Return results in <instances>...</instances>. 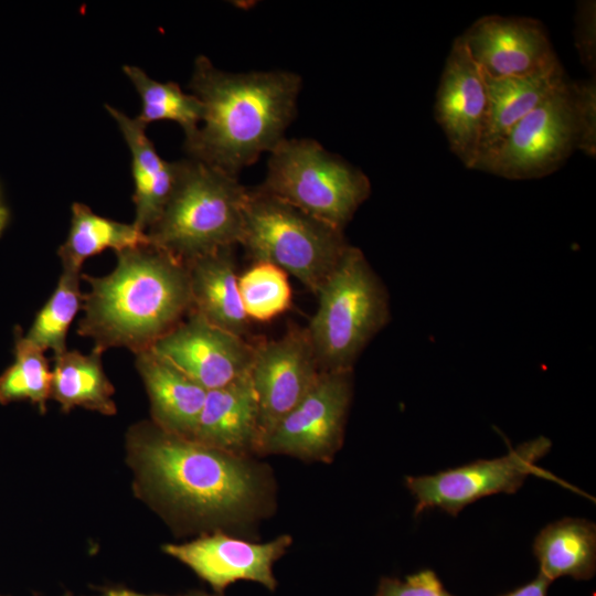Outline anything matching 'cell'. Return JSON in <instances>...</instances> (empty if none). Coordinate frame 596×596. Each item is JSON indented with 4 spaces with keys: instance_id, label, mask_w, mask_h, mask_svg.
Returning <instances> with one entry per match:
<instances>
[{
    "instance_id": "cell-8",
    "label": "cell",
    "mask_w": 596,
    "mask_h": 596,
    "mask_svg": "<svg viewBox=\"0 0 596 596\" xmlns=\"http://www.w3.org/2000/svg\"><path fill=\"white\" fill-rule=\"evenodd\" d=\"M568 83L521 119L476 169L510 180L538 179L557 170L577 149Z\"/></svg>"
},
{
    "instance_id": "cell-21",
    "label": "cell",
    "mask_w": 596,
    "mask_h": 596,
    "mask_svg": "<svg viewBox=\"0 0 596 596\" xmlns=\"http://www.w3.org/2000/svg\"><path fill=\"white\" fill-rule=\"evenodd\" d=\"M533 553L539 572L551 582L563 576L588 581L596 571V525L577 518L552 522L536 535Z\"/></svg>"
},
{
    "instance_id": "cell-31",
    "label": "cell",
    "mask_w": 596,
    "mask_h": 596,
    "mask_svg": "<svg viewBox=\"0 0 596 596\" xmlns=\"http://www.w3.org/2000/svg\"><path fill=\"white\" fill-rule=\"evenodd\" d=\"M551 581L539 572L535 578L513 590L500 596H547V589Z\"/></svg>"
},
{
    "instance_id": "cell-28",
    "label": "cell",
    "mask_w": 596,
    "mask_h": 596,
    "mask_svg": "<svg viewBox=\"0 0 596 596\" xmlns=\"http://www.w3.org/2000/svg\"><path fill=\"white\" fill-rule=\"evenodd\" d=\"M577 127V149L588 157L596 155V81L570 82Z\"/></svg>"
},
{
    "instance_id": "cell-22",
    "label": "cell",
    "mask_w": 596,
    "mask_h": 596,
    "mask_svg": "<svg viewBox=\"0 0 596 596\" xmlns=\"http://www.w3.org/2000/svg\"><path fill=\"white\" fill-rule=\"evenodd\" d=\"M103 353L93 348L88 354L66 350L53 356L50 398L56 401L63 412L79 406L104 415L116 413L115 390L104 371Z\"/></svg>"
},
{
    "instance_id": "cell-16",
    "label": "cell",
    "mask_w": 596,
    "mask_h": 596,
    "mask_svg": "<svg viewBox=\"0 0 596 596\" xmlns=\"http://www.w3.org/2000/svg\"><path fill=\"white\" fill-rule=\"evenodd\" d=\"M191 439L236 456L258 454V404L249 373L207 391Z\"/></svg>"
},
{
    "instance_id": "cell-3",
    "label": "cell",
    "mask_w": 596,
    "mask_h": 596,
    "mask_svg": "<svg viewBox=\"0 0 596 596\" xmlns=\"http://www.w3.org/2000/svg\"><path fill=\"white\" fill-rule=\"evenodd\" d=\"M113 272L82 274L83 294L77 333L102 352L126 348L135 354L150 349L191 310L188 267L150 242L116 253Z\"/></svg>"
},
{
    "instance_id": "cell-6",
    "label": "cell",
    "mask_w": 596,
    "mask_h": 596,
    "mask_svg": "<svg viewBox=\"0 0 596 596\" xmlns=\"http://www.w3.org/2000/svg\"><path fill=\"white\" fill-rule=\"evenodd\" d=\"M238 244L253 262L276 265L315 295L350 245L342 230L259 187L247 189Z\"/></svg>"
},
{
    "instance_id": "cell-17",
    "label": "cell",
    "mask_w": 596,
    "mask_h": 596,
    "mask_svg": "<svg viewBox=\"0 0 596 596\" xmlns=\"http://www.w3.org/2000/svg\"><path fill=\"white\" fill-rule=\"evenodd\" d=\"M136 355V368L150 401L152 423L191 438L207 391L151 348Z\"/></svg>"
},
{
    "instance_id": "cell-29",
    "label": "cell",
    "mask_w": 596,
    "mask_h": 596,
    "mask_svg": "<svg viewBox=\"0 0 596 596\" xmlns=\"http://www.w3.org/2000/svg\"><path fill=\"white\" fill-rule=\"evenodd\" d=\"M374 596H454L433 570H422L405 577H382Z\"/></svg>"
},
{
    "instance_id": "cell-10",
    "label": "cell",
    "mask_w": 596,
    "mask_h": 596,
    "mask_svg": "<svg viewBox=\"0 0 596 596\" xmlns=\"http://www.w3.org/2000/svg\"><path fill=\"white\" fill-rule=\"evenodd\" d=\"M353 396V371H321L306 396L274 427L259 454L330 461L341 448Z\"/></svg>"
},
{
    "instance_id": "cell-14",
    "label": "cell",
    "mask_w": 596,
    "mask_h": 596,
    "mask_svg": "<svg viewBox=\"0 0 596 596\" xmlns=\"http://www.w3.org/2000/svg\"><path fill=\"white\" fill-rule=\"evenodd\" d=\"M434 109L450 150L467 168L475 169L487 121L488 88L460 36L447 56Z\"/></svg>"
},
{
    "instance_id": "cell-9",
    "label": "cell",
    "mask_w": 596,
    "mask_h": 596,
    "mask_svg": "<svg viewBox=\"0 0 596 596\" xmlns=\"http://www.w3.org/2000/svg\"><path fill=\"white\" fill-rule=\"evenodd\" d=\"M551 446L549 438L540 436L499 458L479 459L434 475L407 476L405 486L416 501L414 515L439 509L456 517L483 497L515 493L531 473H536V462Z\"/></svg>"
},
{
    "instance_id": "cell-11",
    "label": "cell",
    "mask_w": 596,
    "mask_h": 596,
    "mask_svg": "<svg viewBox=\"0 0 596 596\" xmlns=\"http://www.w3.org/2000/svg\"><path fill=\"white\" fill-rule=\"evenodd\" d=\"M320 373L306 328H290L278 339L254 345L249 377L258 404V454L266 436L306 396Z\"/></svg>"
},
{
    "instance_id": "cell-30",
    "label": "cell",
    "mask_w": 596,
    "mask_h": 596,
    "mask_svg": "<svg viewBox=\"0 0 596 596\" xmlns=\"http://www.w3.org/2000/svg\"><path fill=\"white\" fill-rule=\"evenodd\" d=\"M575 46L582 64L595 73L596 66V4L595 1H579L575 14Z\"/></svg>"
},
{
    "instance_id": "cell-18",
    "label": "cell",
    "mask_w": 596,
    "mask_h": 596,
    "mask_svg": "<svg viewBox=\"0 0 596 596\" xmlns=\"http://www.w3.org/2000/svg\"><path fill=\"white\" fill-rule=\"evenodd\" d=\"M233 247H223L185 264L191 304L210 323L245 338L251 320L245 313L240 291Z\"/></svg>"
},
{
    "instance_id": "cell-2",
    "label": "cell",
    "mask_w": 596,
    "mask_h": 596,
    "mask_svg": "<svg viewBox=\"0 0 596 596\" xmlns=\"http://www.w3.org/2000/svg\"><path fill=\"white\" fill-rule=\"evenodd\" d=\"M129 455L145 486L169 507L205 522L237 523L262 511L263 469L191 438L141 423L128 435Z\"/></svg>"
},
{
    "instance_id": "cell-25",
    "label": "cell",
    "mask_w": 596,
    "mask_h": 596,
    "mask_svg": "<svg viewBox=\"0 0 596 596\" xmlns=\"http://www.w3.org/2000/svg\"><path fill=\"white\" fill-rule=\"evenodd\" d=\"M81 279L82 273L63 269L54 291L23 336L42 352L51 350L54 355H58L67 350L68 329L83 304Z\"/></svg>"
},
{
    "instance_id": "cell-24",
    "label": "cell",
    "mask_w": 596,
    "mask_h": 596,
    "mask_svg": "<svg viewBox=\"0 0 596 596\" xmlns=\"http://www.w3.org/2000/svg\"><path fill=\"white\" fill-rule=\"evenodd\" d=\"M123 71L141 98V111L136 117L141 124L174 121L182 127L185 140L196 132L203 119V105L195 95L184 93L174 82L152 79L138 66L124 65Z\"/></svg>"
},
{
    "instance_id": "cell-13",
    "label": "cell",
    "mask_w": 596,
    "mask_h": 596,
    "mask_svg": "<svg viewBox=\"0 0 596 596\" xmlns=\"http://www.w3.org/2000/svg\"><path fill=\"white\" fill-rule=\"evenodd\" d=\"M460 38L489 78L523 77L561 64L544 26L532 18L486 15Z\"/></svg>"
},
{
    "instance_id": "cell-23",
    "label": "cell",
    "mask_w": 596,
    "mask_h": 596,
    "mask_svg": "<svg viewBox=\"0 0 596 596\" xmlns=\"http://www.w3.org/2000/svg\"><path fill=\"white\" fill-rule=\"evenodd\" d=\"M72 217L65 242L57 256L64 270L79 272L84 262L105 249L116 253L149 243L146 233L127 224L96 214L84 203L72 204Z\"/></svg>"
},
{
    "instance_id": "cell-4",
    "label": "cell",
    "mask_w": 596,
    "mask_h": 596,
    "mask_svg": "<svg viewBox=\"0 0 596 596\" xmlns=\"http://www.w3.org/2000/svg\"><path fill=\"white\" fill-rule=\"evenodd\" d=\"M247 188L195 159L177 161L175 182L149 242L183 264L240 243Z\"/></svg>"
},
{
    "instance_id": "cell-1",
    "label": "cell",
    "mask_w": 596,
    "mask_h": 596,
    "mask_svg": "<svg viewBox=\"0 0 596 596\" xmlns=\"http://www.w3.org/2000/svg\"><path fill=\"white\" fill-rule=\"evenodd\" d=\"M189 87L203 105V119L184 149L190 158L237 177L285 139L301 78L287 71L228 73L200 55Z\"/></svg>"
},
{
    "instance_id": "cell-27",
    "label": "cell",
    "mask_w": 596,
    "mask_h": 596,
    "mask_svg": "<svg viewBox=\"0 0 596 596\" xmlns=\"http://www.w3.org/2000/svg\"><path fill=\"white\" fill-rule=\"evenodd\" d=\"M237 284L245 313L251 321H269L291 306L288 274L276 265L253 262L238 276Z\"/></svg>"
},
{
    "instance_id": "cell-20",
    "label": "cell",
    "mask_w": 596,
    "mask_h": 596,
    "mask_svg": "<svg viewBox=\"0 0 596 596\" xmlns=\"http://www.w3.org/2000/svg\"><path fill=\"white\" fill-rule=\"evenodd\" d=\"M485 77L488 88V114L475 169L479 162L497 150L521 119L567 81L561 64L523 77Z\"/></svg>"
},
{
    "instance_id": "cell-7",
    "label": "cell",
    "mask_w": 596,
    "mask_h": 596,
    "mask_svg": "<svg viewBox=\"0 0 596 596\" xmlns=\"http://www.w3.org/2000/svg\"><path fill=\"white\" fill-rule=\"evenodd\" d=\"M258 187L342 231L371 194L361 170L306 138H285L269 152Z\"/></svg>"
},
{
    "instance_id": "cell-32",
    "label": "cell",
    "mask_w": 596,
    "mask_h": 596,
    "mask_svg": "<svg viewBox=\"0 0 596 596\" xmlns=\"http://www.w3.org/2000/svg\"><path fill=\"white\" fill-rule=\"evenodd\" d=\"M105 596H160V595H147V594L132 592L129 589L117 588V589L107 590L105 593ZM187 596H205V595H187Z\"/></svg>"
},
{
    "instance_id": "cell-12",
    "label": "cell",
    "mask_w": 596,
    "mask_h": 596,
    "mask_svg": "<svg viewBox=\"0 0 596 596\" xmlns=\"http://www.w3.org/2000/svg\"><path fill=\"white\" fill-rule=\"evenodd\" d=\"M151 349L206 391L248 374L254 355V344L210 323L193 309Z\"/></svg>"
},
{
    "instance_id": "cell-5",
    "label": "cell",
    "mask_w": 596,
    "mask_h": 596,
    "mask_svg": "<svg viewBox=\"0 0 596 596\" xmlns=\"http://www.w3.org/2000/svg\"><path fill=\"white\" fill-rule=\"evenodd\" d=\"M307 332L321 371H353L391 318L387 289L364 253L349 245L316 294Z\"/></svg>"
},
{
    "instance_id": "cell-15",
    "label": "cell",
    "mask_w": 596,
    "mask_h": 596,
    "mask_svg": "<svg viewBox=\"0 0 596 596\" xmlns=\"http://www.w3.org/2000/svg\"><path fill=\"white\" fill-rule=\"evenodd\" d=\"M291 542L288 534L266 543H254L217 531L191 542L166 544L163 551L189 566L219 594L242 579L274 590L277 581L273 566Z\"/></svg>"
},
{
    "instance_id": "cell-19",
    "label": "cell",
    "mask_w": 596,
    "mask_h": 596,
    "mask_svg": "<svg viewBox=\"0 0 596 596\" xmlns=\"http://www.w3.org/2000/svg\"><path fill=\"white\" fill-rule=\"evenodd\" d=\"M105 107L116 120L131 153L136 211L132 224L147 234L170 198L177 177V161L168 162L159 156L146 135L147 126L137 118H130L113 106Z\"/></svg>"
},
{
    "instance_id": "cell-26",
    "label": "cell",
    "mask_w": 596,
    "mask_h": 596,
    "mask_svg": "<svg viewBox=\"0 0 596 596\" xmlns=\"http://www.w3.org/2000/svg\"><path fill=\"white\" fill-rule=\"evenodd\" d=\"M14 363L0 375V403L29 400L41 413L50 398L52 370L43 352L17 333Z\"/></svg>"
}]
</instances>
